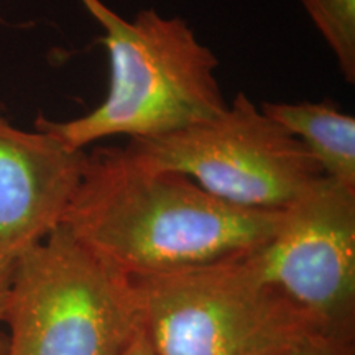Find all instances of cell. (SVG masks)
Returning a JSON list of instances; mask_svg holds the SVG:
<instances>
[{"mask_svg":"<svg viewBox=\"0 0 355 355\" xmlns=\"http://www.w3.org/2000/svg\"><path fill=\"white\" fill-rule=\"evenodd\" d=\"M334 55L347 83H355V0H300Z\"/></svg>","mask_w":355,"mask_h":355,"instance_id":"obj_9","label":"cell"},{"mask_svg":"<svg viewBox=\"0 0 355 355\" xmlns=\"http://www.w3.org/2000/svg\"><path fill=\"white\" fill-rule=\"evenodd\" d=\"M273 355H355V339L314 332Z\"/></svg>","mask_w":355,"mask_h":355,"instance_id":"obj_10","label":"cell"},{"mask_svg":"<svg viewBox=\"0 0 355 355\" xmlns=\"http://www.w3.org/2000/svg\"><path fill=\"white\" fill-rule=\"evenodd\" d=\"M148 165L191 178L222 201L282 211L324 178L306 146L243 92L219 117L181 130L128 140Z\"/></svg>","mask_w":355,"mask_h":355,"instance_id":"obj_5","label":"cell"},{"mask_svg":"<svg viewBox=\"0 0 355 355\" xmlns=\"http://www.w3.org/2000/svg\"><path fill=\"white\" fill-rule=\"evenodd\" d=\"M250 259L324 332L355 339V188L321 178Z\"/></svg>","mask_w":355,"mask_h":355,"instance_id":"obj_6","label":"cell"},{"mask_svg":"<svg viewBox=\"0 0 355 355\" xmlns=\"http://www.w3.org/2000/svg\"><path fill=\"white\" fill-rule=\"evenodd\" d=\"M15 252L8 250L0 243V322L6 319L7 301L10 295V285L13 277V266H15Z\"/></svg>","mask_w":355,"mask_h":355,"instance_id":"obj_11","label":"cell"},{"mask_svg":"<svg viewBox=\"0 0 355 355\" xmlns=\"http://www.w3.org/2000/svg\"><path fill=\"white\" fill-rule=\"evenodd\" d=\"M6 355H123L141 329L133 279L58 224L15 257Z\"/></svg>","mask_w":355,"mask_h":355,"instance_id":"obj_3","label":"cell"},{"mask_svg":"<svg viewBox=\"0 0 355 355\" xmlns=\"http://www.w3.org/2000/svg\"><path fill=\"white\" fill-rule=\"evenodd\" d=\"M104 28L109 89L94 110L64 122L40 117L35 127L71 148L110 137L153 139L211 121L229 102L217 79L219 60L180 17L146 8L125 20L101 0H81Z\"/></svg>","mask_w":355,"mask_h":355,"instance_id":"obj_2","label":"cell"},{"mask_svg":"<svg viewBox=\"0 0 355 355\" xmlns=\"http://www.w3.org/2000/svg\"><path fill=\"white\" fill-rule=\"evenodd\" d=\"M250 252L132 278L155 355H273L324 332L260 277Z\"/></svg>","mask_w":355,"mask_h":355,"instance_id":"obj_4","label":"cell"},{"mask_svg":"<svg viewBox=\"0 0 355 355\" xmlns=\"http://www.w3.org/2000/svg\"><path fill=\"white\" fill-rule=\"evenodd\" d=\"M266 115L298 139L322 175L355 188V119L327 102H263Z\"/></svg>","mask_w":355,"mask_h":355,"instance_id":"obj_8","label":"cell"},{"mask_svg":"<svg viewBox=\"0 0 355 355\" xmlns=\"http://www.w3.org/2000/svg\"><path fill=\"white\" fill-rule=\"evenodd\" d=\"M282 219L283 209L222 201L127 146H97L60 224L115 270L140 278L247 254Z\"/></svg>","mask_w":355,"mask_h":355,"instance_id":"obj_1","label":"cell"},{"mask_svg":"<svg viewBox=\"0 0 355 355\" xmlns=\"http://www.w3.org/2000/svg\"><path fill=\"white\" fill-rule=\"evenodd\" d=\"M86 163L84 150L0 115V243L19 254L43 241L63 219Z\"/></svg>","mask_w":355,"mask_h":355,"instance_id":"obj_7","label":"cell"},{"mask_svg":"<svg viewBox=\"0 0 355 355\" xmlns=\"http://www.w3.org/2000/svg\"><path fill=\"white\" fill-rule=\"evenodd\" d=\"M7 352V337L0 334V355H6Z\"/></svg>","mask_w":355,"mask_h":355,"instance_id":"obj_13","label":"cell"},{"mask_svg":"<svg viewBox=\"0 0 355 355\" xmlns=\"http://www.w3.org/2000/svg\"><path fill=\"white\" fill-rule=\"evenodd\" d=\"M123 355H155L152 345H150L148 339H146L144 327H141L139 334L135 336V339L132 340V344L128 345V349Z\"/></svg>","mask_w":355,"mask_h":355,"instance_id":"obj_12","label":"cell"}]
</instances>
